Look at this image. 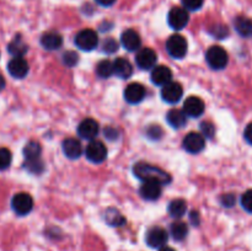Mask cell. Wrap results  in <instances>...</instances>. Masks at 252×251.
I'll use <instances>...</instances> for the list:
<instances>
[{
    "label": "cell",
    "mask_w": 252,
    "mask_h": 251,
    "mask_svg": "<svg viewBox=\"0 0 252 251\" xmlns=\"http://www.w3.org/2000/svg\"><path fill=\"white\" fill-rule=\"evenodd\" d=\"M133 172L143 182L157 181L161 185H167L171 182V176L166 171L152 164H147V162H137L133 166Z\"/></svg>",
    "instance_id": "cell-1"
},
{
    "label": "cell",
    "mask_w": 252,
    "mask_h": 251,
    "mask_svg": "<svg viewBox=\"0 0 252 251\" xmlns=\"http://www.w3.org/2000/svg\"><path fill=\"white\" fill-rule=\"evenodd\" d=\"M206 61L208 65L214 70H221L228 65V53L220 46H212L206 52Z\"/></svg>",
    "instance_id": "cell-2"
},
{
    "label": "cell",
    "mask_w": 252,
    "mask_h": 251,
    "mask_svg": "<svg viewBox=\"0 0 252 251\" xmlns=\"http://www.w3.org/2000/svg\"><path fill=\"white\" fill-rule=\"evenodd\" d=\"M166 51L172 58L181 59L187 53V41L181 34H172L166 41Z\"/></svg>",
    "instance_id": "cell-3"
},
{
    "label": "cell",
    "mask_w": 252,
    "mask_h": 251,
    "mask_svg": "<svg viewBox=\"0 0 252 251\" xmlns=\"http://www.w3.org/2000/svg\"><path fill=\"white\" fill-rule=\"evenodd\" d=\"M86 159L94 164H101L107 157V148L100 140H90L85 149Z\"/></svg>",
    "instance_id": "cell-4"
},
{
    "label": "cell",
    "mask_w": 252,
    "mask_h": 251,
    "mask_svg": "<svg viewBox=\"0 0 252 251\" xmlns=\"http://www.w3.org/2000/svg\"><path fill=\"white\" fill-rule=\"evenodd\" d=\"M75 44L79 49L81 51H93L97 47L98 44V37L94 30L85 29L81 30L78 34L75 36Z\"/></svg>",
    "instance_id": "cell-5"
},
{
    "label": "cell",
    "mask_w": 252,
    "mask_h": 251,
    "mask_svg": "<svg viewBox=\"0 0 252 251\" xmlns=\"http://www.w3.org/2000/svg\"><path fill=\"white\" fill-rule=\"evenodd\" d=\"M11 207L17 216H26L33 208V198L26 192H20L12 197Z\"/></svg>",
    "instance_id": "cell-6"
},
{
    "label": "cell",
    "mask_w": 252,
    "mask_h": 251,
    "mask_svg": "<svg viewBox=\"0 0 252 251\" xmlns=\"http://www.w3.org/2000/svg\"><path fill=\"white\" fill-rule=\"evenodd\" d=\"M189 21V11H187L185 7H172L169 12V16H167V22H169L170 27L176 31L185 29L187 26Z\"/></svg>",
    "instance_id": "cell-7"
},
{
    "label": "cell",
    "mask_w": 252,
    "mask_h": 251,
    "mask_svg": "<svg viewBox=\"0 0 252 251\" xmlns=\"http://www.w3.org/2000/svg\"><path fill=\"white\" fill-rule=\"evenodd\" d=\"M167 239H169V235L161 226H153L147 231V235H145V241L153 249L164 248L165 244L167 243Z\"/></svg>",
    "instance_id": "cell-8"
},
{
    "label": "cell",
    "mask_w": 252,
    "mask_h": 251,
    "mask_svg": "<svg viewBox=\"0 0 252 251\" xmlns=\"http://www.w3.org/2000/svg\"><path fill=\"white\" fill-rule=\"evenodd\" d=\"M182 145L186 152L191 153V154H198L206 147V138L201 133L191 132L185 137Z\"/></svg>",
    "instance_id": "cell-9"
},
{
    "label": "cell",
    "mask_w": 252,
    "mask_h": 251,
    "mask_svg": "<svg viewBox=\"0 0 252 251\" xmlns=\"http://www.w3.org/2000/svg\"><path fill=\"white\" fill-rule=\"evenodd\" d=\"M182 95H184V89H182L181 84L176 83V81H170L161 89V97L167 103L179 102Z\"/></svg>",
    "instance_id": "cell-10"
},
{
    "label": "cell",
    "mask_w": 252,
    "mask_h": 251,
    "mask_svg": "<svg viewBox=\"0 0 252 251\" xmlns=\"http://www.w3.org/2000/svg\"><path fill=\"white\" fill-rule=\"evenodd\" d=\"M29 63H27L24 57H14L7 63V71L15 79L25 78L27 73H29Z\"/></svg>",
    "instance_id": "cell-11"
},
{
    "label": "cell",
    "mask_w": 252,
    "mask_h": 251,
    "mask_svg": "<svg viewBox=\"0 0 252 251\" xmlns=\"http://www.w3.org/2000/svg\"><path fill=\"white\" fill-rule=\"evenodd\" d=\"M158 56L152 48H142L138 51L137 57H135V63L143 70L154 68L157 64Z\"/></svg>",
    "instance_id": "cell-12"
},
{
    "label": "cell",
    "mask_w": 252,
    "mask_h": 251,
    "mask_svg": "<svg viewBox=\"0 0 252 251\" xmlns=\"http://www.w3.org/2000/svg\"><path fill=\"white\" fill-rule=\"evenodd\" d=\"M204 108H206V106H204L203 100L197 97V96H189L184 103V112L186 113L187 117H199V116L203 115Z\"/></svg>",
    "instance_id": "cell-13"
},
{
    "label": "cell",
    "mask_w": 252,
    "mask_h": 251,
    "mask_svg": "<svg viewBox=\"0 0 252 251\" xmlns=\"http://www.w3.org/2000/svg\"><path fill=\"white\" fill-rule=\"evenodd\" d=\"M98 130H100L98 123L93 118H86L78 126V134L86 140L95 139L98 134Z\"/></svg>",
    "instance_id": "cell-14"
},
{
    "label": "cell",
    "mask_w": 252,
    "mask_h": 251,
    "mask_svg": "<svg viewBox=\"0 0 252 251\" xmlns=\"http://www.w3.org/2000/svg\"><path fill=\"white\" fill-rule=\"evenodd\" d=\"M145 88L139 83H132L126 88L125 90V100L128 103L132 105H137V103L142 102L145 97Z\"/></svg>",
    "instance_id": "cell-15"
},
{
    "label": "cell",
    "mask_w": 252,
    "mask_h": 251,
    "mask_svg": "<svg viewBox=\"0 0 252 251\" xmlns=\"http://www.w3.org/2000/svg\"><path fill=\"white\" fill-rule=\"evenodd\" d=\"M121 43L125 47L127 51L129 52H135L140 48L142 46V39H140L139 33L134 30L129 29L126 30L125 32L121 36Z\"/></svg>",
    "instance_id": "cell-16"
},
{
    "label": "cell",
    "mask_w": 252,
    "mask_h": 251,
    "mask_svg": "<svg viewBox=\"0 0 252 251\" xmlns=\"http://www.w3.org/2000/svg\"><path fill=\"white\" fill-rule=\"evenodd\" d=\"M139 193L147 201H157L161 194V184L157 181H144L140 186Z\"/></svg>",
    "instance_id": "cell-17"
},
{
    "label": "cell",
    "mask_w": 252,
    "mask_h": 251,
    "mask_svg": "<svg viewBox=\"0 0 252 251\" xmlns=\"http://www.w3.org/2000/svg\"><path fill=\"white\" fill-rule=\"evenodd\" d=\"M153 84L158 86H164L172 81V71L171 69L165 65H158L153 68L152 75H150Z\"/></svg>",
    "instance_id": "cell-18"
},
{
    "label": "cell",
    "mask_w": 252,
    "mask_h": 251,
    "mask_svg": "<svg viewBox=\"0 0 252 251\" xmlns=\"http://www.w3.org/2000/svg\"><path fill=\"white\" fill-rule=\"evenodd\" d=\"M62 148H63L64 155L73 160L79 159L81 153H83V147H81L80 142L75 138H66L62 144Z\"/></svg>",
    "instance_id": "cell-19"
},
{
    "label": "cell",
    "mask_w": 252,
    "mask_h": 251,
    "mask_svg": "<svg viewBox=\"0 0 252 251\" xmlns=\"http://www.w3.org/2000/svg\"><path fill=\"white\" fill-rule=\"evenodd\" d=\"M41 44L44 49L48 51H56V49L61 48L63 44V38L57 32H47L41 37Z\"/></svg>",
    "instance_id": "cell-20"
},
{
    "label": "cell",
    "mask_w": 252,
    "mask_h": 251,
    "mask_svg": "<svg viewBox=\"0 0 252 251\" xmlns=\"http://www.w3.org/2000/svg\"><path fill=\"white\" fill-rule=\"evenodd\" d=\"M113 73L121 79H128L133 74V66L127 59L117 58L113 62Z\"/></svg>",
    "instance_id": "cell-21"
},
{
    "label": "cell",
    "mask_w": 252,
    "mask_h": 251,
    "mask_svg": "<svg viewBox=\"0 0 252 251\" xmlns=\"http://www.w3.org/2000/svg\"><path fill=\"white\" fill-rule=\"evenodd\" d=\"M166 121L172 128H182L187 122V116L184 110H170L166 115Z\"/></svg>",
    "instance_id": "cell-22"
},
{
    "label": "cell",
    "mask_w": 252,
    "mask_h": 251,
    "mask_svg": "<svg viewBox=\"0 0 252 251\" xmlns=\"http://www.w3.org/2000/svg\"><path fill=\"white\" fill-rule=\"evenodd\" d=\"M234 26H235L236 32L241 37H245V38H251L252 37V20L249 19V17H236L235 21H234Z\"/></svg>",
    "instance_id": "cell-23"
},
{
    "label": "cell",
    "mask_w": 252,
    "mask_h": 251,
    "mask_svg": "<svg viewBox=\"0 0 252 251\" xmlns=\"http://www.w3.org/2000/svg\"><path fill=\"white\" fill-rule=\"evenodd\" d=\"M187 211V203L186 201L181 198L172 199L169 204V213L172 218H181L186 214Z\"/></svg>",
    "instance_id": "cell-24"
},
{
    "label": "cell",
    "mask_w": 252,
    "mask_h": 251,
    "mask_svg": "<svg viewBox=\"0 0 252 251\" xmlns=\"http://www.w3.org/2000/svg\"><path fill=\"white\" fill-rule=\"evenodd\" d=\"M7 51L12 57H24L27 52V44L22 41L21 37H15L7 46Z\"/></svg>",
    "instance_id": "cell-25"
},
{
    "label": "cell",
    "mask_w": 252,
    "mask_h": 251,
    "mask_svg": "<svg viewBox=\"0 0 252 251\" xmlns=\"http://www.w3.org/2000/svg\"><path fill=\"white\" fill-rule=\"evenodd\" d=\"M170 234L177 241H182L189 234V226L184 221H175L170 226Z\"/></svg>",
    "instance_id": "cell-26"
},
{
    "label": "cell",
    "mask_w": 252,
    "mask_h": 251,
    "mask_svg": "<svg viewBox=\"0 0 252 251\" xmlns=\"http://www.w3.org/2000/svg\"><path fill=\"white\" fill-rule=\"evenodd\" d=\"M42 148L39 143L37 142H29L24 148V157L25 160H37L41 159Z\"/></svg>",
    "instance_id": "cell-27"
},
{
    "label": "cell",
    "mask_w": 252,
    "mask_h": 251,
    "mask_svg": "<svg viewBox=\"0 0 252 251\" xmlns=\"http://www.w3.org/2000/svg\"><path fill=\"white\" fill-rule=\"evenodd\" d=\"M105 219L110 225H115V226H120L122 225L123 223L126 221L125 217L117 211V209H107L105 214Z\"/></svg>",
    "instance_id": "cell-28"
},
{
    "label": "cell",
    "mask_w": 252,
    "mask_h": 251,
    "mask_svg": "<svg viewBox=\"0 0 252 251\" xmlns=\"http://www.w3.org/2000/svg\"><path fill=\"white\" fill-rule=\"evenodd\" d=\"M96 73L102 79L111 78V75L115 74L113 73V63H111L110 61H101L96 65Z\"/></svg>",
    "instance_id": "cell-29"
},
{
    "label": "cell",
    "mask_w": 252,
    "mask_h": 251,
    "mask_svg": "<svg viewBox=\"0 0 252 251\" xmlns=\"http://www.w3.org/2000/svg\"><path fill=\"white\" fill-rule=\"evenodd\" d=\"M25 167H26L27 171L32 172V174H41L44 169L43 161L41 159L37 160H25Z\"/></svg>",
    "instance_id": "cell-30"
},
{
    "label": "cell",
    "mask_w": 252,
    "mask_h": 251,
    "mask_svg": "<svg viewBox=\"0 0 252 251\" xmlns=\"http://www.w3.org/2000/svg\"><path fill=\"white\" fill-rule=\"evenodd\" d=\"M11 152L6 148H0V171L6 170L11 164Z\"/></svg>",
    "instance_id": "cell-31"
},
{
    "label": "cell",
    "mask_w": 252,
    "mask_h": 251,
    "mask_svg": "<svg viewBox=\"0 0 252 251\" xmlns=\"http://www.w3.org/2000/svg\"><path fill=\"white\" fill-rule=\"evenodd\" d=\"M241 206L246 212L252 214V189H248L241 197Z\"/></svg>",
    "instance_id": "cell-32"
},
{
    "label": "cell",
    "mask_w": 252,
    "mask_h": 251,
    "mask_svg": "<svg viewBox=\"0 0 252 251\" xmlns=\"http://www.w3.org/2000/svg\"><path fill=\"white\" fill-rule=\"evenodd\" d=\"M201 132L204 138H209V139H211V138H213L214 133H216V127H214L213 123L211 122H202Z\"/></svg>",
    "instance_id": "cell-33"
},
{
    "label": "cell",
    "mask_w": 252,
    "mask_h": 251,
    "mask_svg": "<svg viewBox=\"0 0 252 251\" xmlns=\"http://www.w3.org/2000/svg\"><path fill=\"white\" fill-rule=\"evenodd\" d=\"M118 49V43L113 38H107L102 42V51L105 53H115Z\"/></svg>",
    "instance_id": "cell-34"
},
{
    "label": "cell",
    "mask_w": 252,
    "mask_h": 251,
    "mask_svg": "<svg viewBox=\"0 0 252 251\" xmlns=\"http://www.w3.org/2000/svg\"><path fill=\"white\" fill-rule=\"evenodd\" d=\"M63 62L66 66H74L79 62L78 54L75 52L68 51L63 54Z\"/></svg>",
    "instance_id": "cell-35"
},
{
    "label": "cell",
    "mask_w": 252,
    "mask_h": 251,
    "mask_svg": "<svg viewBox=\"0 0 252 251\" xmlns=\"http://www.w3.org/2000/svg\"><path fill=\"white\" fill-rule=\"evenodd\" d=\"M211 33L213 34L217 38H225L229 34L228 29L226 26H223V25H217V26H213L211 30Z\"/></svg>",
    "instance_id": "cell-36"
},
{
    "label": "cell",
    "mask_w": 252,
    "mask_h": 251,
    "mask_svg": "<svg viewBox=\"0 0 252 251\" xmlns=\"http://www.w3.org/2000/svg\"><path fill=\"white\" fill-rule=\"evenodd\" d=\"M204 0H182V4L186 10H191V11H196L199 10L203 5Z\"/></svg>",
    "instance_id": "cell-37"
},
{
    "label": "cell",
    "mask_w": 252,
    "mask_h": 251,
    "mask_svg": "<svg viewBox=\"0 0 252 251\" xmlns=\"http://www.w3.org/2000/svg\"><path fill=\"white\" fill-rule=\"evenodd\" d=\"M147 135L152 139H160L162 135V129L158 125H150L147 128Z\"/></svg>",
    "instance_id": "cell-38"
},
{
    "label": "cell",
    "mask_w": 252,
    "mask_h": 251,
    "mask_svg": "<svg viewBox=\"0 0 252 251\" xmlns=\"http://www.w3.org/2000/svg\"><path fill=\"white\" fill-rule=\"evenodd\" d=\"M220 201H221V204H223L224 207H233L234 204H235L236 198L233 193H226L221 197Z\"/></svg>",
    "instance_id": "cell-39"
},
{
    "label": "cell",
    "mask_w": 252,
    "mask_h": 251,
    "mask_svg": "<svg viewBox=\"0 0 252 251\" xmlns=\"http://www.w3.org/2000/svg\"><path fill=\"white\" fill-rule=\"evenodd\" d=\"M105 137L108 138V139H116L118 137V132L116 128L113 127H107L105 129Z\"/></svg>",
    "instance_id": "cell-40"
},
{
    "label": "cell",
    "mask_w": 252,
    "mask_h": 251,
    "mask_svg": "<svg viewBox=\"0 0 252 251\" xmlns=\"http://www.w3.org/2000/svg\"><path fill=\"white\" fill-rule=\"evenodd\" d=\"M244 137H245L246 142L252 145V123H249V125L246 126L245 132H244Z\"/></svg>",
    "instance_id": "cell-41"
},
{
    "label": "cell",
    "mask_w": 252,
    "mask_h": 251,
    "mask_svg": "<svg viewBox=\"0 0 252 251\" xmlns=\"http://www.w3.org/2000/svg\"><path fill=\"white\" fill-rule=\"evenodd\" d=\"M189 218H191V221L193 223V225H198L199 224V214L198 212H192L191 216H189Z\"/></svg>",
    "instance_id": "cell-42"
},
{
    "label": "cell",
    "mask_w": 252,
    "mask_h": 251,
    "mask_svg": "<svg viewBox=\"0 0 252 251\" xmlns=\"http://www.w3.org/2000/svg\"><path fill=\"white\" fill-rule=\"evenodd\" d=\"M115 1L116 0H96V2L101 6H111V5L115 4Z\"/></svg>",
    "instance_id": "cell-43"
},
{
    "label": "cell",
    "mask_w": 252,
    "mask_h": 251,
    "mask_svg": "<svg viewBox=\"0 0 252 251\" xmlns=\"http://www.w3.org/2000/svg\"><path fill=\"white\" fill-rule=\"evenodd\" d=\"M4 88H5V79H4V76L0 74V91L4 90Z\"/></svg>",
    "instance_id": "cell-44"
},
{
    "label": "cell",
    "mask_w": 252,
    "mask_h": 251,
    "mask_svg": "<svg viewBox=\"0 0 252 251\" xmlns=\"http://www.w3.org/2000/svg\"><path fill=\"white\" fill-rule=\"evenodd\" d=\"M159 251H175L172 248H169V246H164V248L159 249Z\"/></svg>",
    "instance_id": "cell-45"
}]
</instances>
